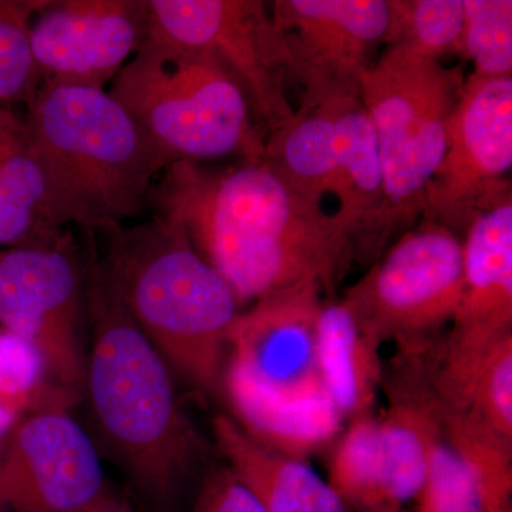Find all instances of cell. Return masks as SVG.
Instances as JSON below:
<instances>
[{"label":"cell","instance_id":"obj_4","mask_svg":"<svg viewBox=\"0 0 512 512\" xmlns=\"http://www.w3.org/2000/svg\"><path fill=\"white\" fill-rule=\"evenodd\" d=\"M107 232L111 244L104 266L138 328L171 370L201 389H217L238 316L232 289L170 222L154 218Z\"/></svg>","mask_w":512,"mask_h":512},{"label":"cell","instance_id":"obj_12","mask_svg":"<svg viewBox=\"0 0 512 512\" xmlns=\"http://www.w3.org/2000/svg\"><path fill=\"white\" fill-rule=\"evenodd\" d=\"M288 49L301 106L360 96V79L389 25L387 0H275L269 6Z\"/></svg>","mask_w":512,"mask_h":512},{"label":"cell","instance_id":"obj_24","mask_svg":"<svg viewBox=\"0 0 512 512\" xmlns=\"http://www.w3.org/2000/svg\"><path fill=\"white\" fill-rule=\"evenodd\" d=\"M383 43L430 59L463 53L464 0H387Z\"/></svg>","mask_w":512,"mask_h":512},{"label":"cell","instance_id":"obj_30","mask_svg":"<svg viewBox=\"0 0 512 512\" xmlns=\"http://www.w3.org/2000/svg\"><path fill=\"white\" fill-rule=\"evenodd\" d=\"M194 512H266L232 471L212 474L202 485Z\"/></svg>","mask_w":512,"mask_h":512},{"label":"cell","instance_id":"obj_32","mask_svg":"<svg viewBox=\"0 0 512 512\" xmlns=\"http://www.w3.org/2000/svg\"><path fill=\"white\" fill-rule=\"evenodd\" d=\"M19 420L20 417L0 404V447H2L3 443L8 439L9 434L12 433L13 427L16 426Z\"/></svg>","mask_w":512,"mask_h":512},{"label":"cell","instance_id":"obj_9","mask_svg":"<svg viewBox=\"0 0 512 512\" xmlns=\"http://www.w3.org/2000/svg\"><path fill=\"white\" fill-rule=\"evenodd\" d=\"M69 239L0 251V328L30 343L50 383L72 402L83 393L86 291Z\"/></svg>","mask_w":512,"mask_h":512},{"label":"cell","instance_id":"obj_11","mask_svg":"<svg viewBox=\"0 0 512 512\" xmlns=\"http://www.w3.org/2000/svg\"><path fill=\"white\" fill-rule=\"evenodd\" d=\"M106 493L99 451L66 409L26 414L0 447V512H79Z\"/></svg>","mask_w":512,"mask_h":512},{"label":"cell","instance_id":"obj_7","mask_svg":"<svg viewBox=\"0 0 512 512\" xmlns=\"http://www.w3.org/2000/svg\"><path fill=\"white\" fill-rule=\"evenodd\" d=\"M463 293V241L423 221L397 238L343 302L379 342L413 345L453 322Z\"/></svg>","mask_w":512,"mask_h":512},{"label":"cell","instance_id":"obj_8","mask_svg":"<svg viewBox=\"0 0 512 512\" xmlns=\"http://www.w3.org/2000/svg\"><path fill=\"white\" fill-rule=\"evenodd\" d=\"M146 39L212 53L241 82L269 134L292 119L288 49L261 0H147Z\"/></svg>","mask_w":512,"mask_h":512},{"label":"cell","instance_id":"obj_22","mask_svg":"<svg viewBox=\"0 0 512 512\" xmlns=\"http://www.w3.org/2000/svg\"><path fill=\"white\" fill-rule=\"evenodd\" d=\"M336 99L301 106L266 136V163L305 197L322 204L332 194L336 160Z\"/></svg>","mask_w":512,"mask_h":512},{"label":"cell","instance_id":"obj_15","mask_svg":"<svg viewBox=\"0 0 512 512\" xmlns=\"http://www.w3.org/2000/svg\"><path fill=\"white\" fill-rule=\"evenodd\" d=\"M336 160L332 195L336 221L356 252V261L375 264L389 242L386 195L375 128L360 96L336 100Z\"/></svg>","mask_w":512,"mask_h":512},{"label":"cell","instance_id":"obj_27","mask_svg":"<svg viewBox=\"0 0 512 512\" xmlns=\"http://www.w3.org/2000/svg\"><path fill=\"white\" fill-rule=\"evenodd\" d=\"M40 0H0V106L35 100L42 77L30 42V23Z\"/></svg>","mask_w":512,"mask_h":512},{"label":"cell","instance_id":"obj_13","mask_svg":"<svg viewBox=\"0 0 512 512\" xmlns=\"http://www.w3.org/2000/svg\"><path fill=\"white\" fill-rule=\"evenodd\" d=\"M147 0L40 2L30 42L42 83L100 87L143 46Z\"/></svg>","mask_w":512,"mask_h":512},{"label":"cell","instance_id":"obj_1","mask_svg":"<svg viewBox=\"0 0 512 512\" xmlns=\"http://www.w3.org/2000/svg\"><path fill=\"white\" fill-rule=\"evenodd\" d=\"M148 202L224 278L238 305L298 286L332 291L356 252L335 215L293 188L265 160L208 170L178 161Z\"/></svg>","mask_w":512,"mask_h":512},{"label":"cell","instance_id":"obj_31","mask_svg":"<svg viewBox=\"0 0 512 512\" xmlns=\"http://www.w3.org/2000/svg\"><path fill=\"white\" fill-rule=\"evenodd\" d=\"M79 512H138L134 510L131 505L124 503L123 500H119V498L113 497L109 493L100 497L99 500L94 501L93 504H90L89 507L83 508L82 511Z\"/></svg>","mask_w":512,"mask_h":512},{"label":"cell","instance_id":"obj_16","mask_svg":"<svg viewBox=\"0 0 512 512\" xmlns=\"http://www.w3.org/2000/svg\"><path fill=\"white\" fill-rule=\"evenodd\" d=\"M430 386L444 409L476 421L511 450L512 332L501 336L451 333Z\"/></svg>","mask_w":512,"mask_h":512},{"label":"cell","instance_id":"obj_5","mask_svg":"<svg viewBox=\"0 0 512 512\" xmlns=\"http://www.w3.org/2000/svg\"><path fill=\"white\" fill-rule=\"evenodd\" d=\"M109 93L170 164L265 158L266 136L247 92L212 53L146 39Z\"/></svg>","mask_w":512,"mask_h":512},{"label":"cell","instance_id":"obj_29","mask_svg":"<svg viewBox=\"0 0 512 512\" xmlns=\"http://www.w3.org/2000/svg\"><path fill=\"white\" fill-rule=\"evenodd\" d=\"M417 501V512H485L476 481L448 443L441 421L431 443L426 483Z\"/></svg>","mask_w":512,"mask_h":512},{"label":"cell","instance_id":"obj_10","mask_svg":"<svg viewBox=\"0 0 512 512\" xmlns=\"http://www.w3.org/2000/svg\"><path fill=\"white\" fill-rule=\"evenodd\" d=\"M512 77H466L446 150L424 195L423 221L466 232L473 218L511 195Z\"/></svg>","mask_w":512,"mask_h":512},{"label":"cell","instance_id":"obj_18","mask_svg":"<svg viewBox=\"0 0 512 512\" xmlns=\"http://www.w3.org/2000/svg\"><path fill=\"white\" fill-rule=\"evenodd\" d=\"M222 386L237 420L262 446L303 460L338 436L343 417L328 393L286 394L266 389L227 366Z\"/></svg>","mask_w":512,"mask_h":512},{"label":"cell","instance_id":"obj_26","mask_svg":"<svg viewBox=\"0 0 512 512\" xmlns=\"http://www.w3.org/2000/svg\"><path fill=\"white\" fill-rule=\"evenodd\" d=\"M0 404L20 419L40 410H67L73 404L50 383L36 349L3 328H0Z\"/></svg>","mask_w":512,"mask_h":512},{"label":"cell","instance_id":"obj_3","mask_svg":"<svg viewBox=\"0 0 512 512\" xmlns=\"http://www.w3.org/2000/svg\"><path fill=\"white\" fill-rule=\"evenodd\" d=\"M25 121L62 227H121L141 214L170 165L100 87L42 83Z\"/></svg>","mask_w":512,"mask_h":512},{"label":"cell","instance_id":"obj_21","mask_svg":"<svg viewBox=\"0 0 512 512\" xmlns=\"http://www.w3.org/2000/svg\"><path fill=\"white\" fill-rule=\"evenodd\" d=\"M380 342L345 302L323 303L318 322L320 379L345 417L366 416L382 380Z\"/></svg>","mask_w":512,"mask_h":512},{"label":"cell","instance_id":"obj_14","mask_svg":"<svg viewBox=\"0 0 512 512\" xmlns=\"http://www.w3.org/2000/svg\"><path fill=\"white\" fill-rule=\"evenodd\" d=\"M319 295V286H298L238 313L228 333L227 366L276 392L328 393L318 363Z\"/></svg>","mask_w":512,"mask_h":512},{"label":"cell","instance_id":"obj_28","mask_svg":"<svg viewBox=\"0 0 512 512\" xmlns=\"http://www.w3.org/2000/svg\"><path fill=\"white\" fill-rule=\"evenodd\" d=\"M463 53L474 76L512 77L511 0H464Z\"/></svg>","mask_w":512,"mask_h":512},{"label":"cell","instance_id":"obj_2","mask_svg":"<svg viewBox=\"0 0 512 512\" xmlns=\"http://www.w3.org/2000/svg\"><path fill=\"white\" fill-rule=\"evenodd\" d=\"M86 303L92 338L83 394L94 426L138 493L170 508L202 456L171 367L131 318L106 266L90 269Z\"/></svg>","mask_w":512,"mask_h":512},{"label":"cell","instance_id":"obj_19","mask_svg":"<svg viewBox=\"0 0 512 512\" xmlns=\"http://www.w3.org/2000/svg\"><path fill=\"white\" fill-rule=\"evenodd\" d=\"M25 117L0 106V251L67 241Z\"/></svg>","mask_w":512,"mask_h":512},{"label":"cell","instance_id":"obj_20","mask_svg":"<svg viewBox=\"0 0 512 512\" xmlns=\"http://www.w3.org/2000/svg\"><path fill=\"white\" fill-rule=\"evenodd\" d=\"M214 434L229 470L266 512H346L332 485L305 461L262 446L227 416L214 420Z\"/></svg>","mask_w":512,"mask_h":512},{"label":"cell","instance_id":"obj_25","mask_svg":"<svg viewBox=\"0 0 512 512\" xmlns=\"http://www.w3.org/2000/svg\"><path fill=\"white\" fill-rule=\"evenodd\" d=\"M437 404L444 434L476 481L485 512H512L511 450L476 421Z\"/></svg>","mask_w":512,"mask_h":512},{"label":"cell","instance_id":"obj_17","mask_svg":"<svg viewBox=\"0 0 512 512\" xmlns=\"http://www.w3.org/2000/svg\"><path fill=\"white\" fill-rule=\"evenodd\" d=\"M464 293L456 335L512 332V194L473 218L464 232Z\"/></svg>","mask_w":512,"mask_h":512},{"label":"cell","instance_id":"obj_6","mask_svg":"<svg viewBox=\"0 0 512 512\" xmlns=\"http://www.w3.org/2000/svg\"><path fill=\"white\" fill-rule=\"evenodd\" d=\"M466 82L463 66L387 47L360 79V99L375 128L387 237L423 217L424 195L439 167L448 121Z\"/></svg>","mask_w":512,"mask_h":512},{"label":"cell","instance_id":"obj_23","mask_svg":"<svg viewBox=\"0 0 512 512\" xmlns=\"http://www.w3.org/2000/svg\"><path fill=\"white\" fill-rule=\"evenodd\" d=\"M346 507L360 512H389L384 498L380 421L360 416L336 444L330 481Z\"/></svg>","mask_w":512,"mask_h":512}]
</instances>
